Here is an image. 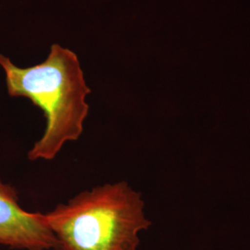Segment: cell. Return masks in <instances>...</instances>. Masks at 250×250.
<instances>
[{"label": "cell", "mask_w": 250, "mask_h": 250, "mask_svg": "<svg viewBox=\"0 0 250 250\" xmlns=\"http://www.w3.org/2000/svg\"><path fill=\"white\" fill-rule=\"evenodd\" d=\"M0 66L9 96L29 99L46 121L42 137L28 152L30 161H51L65 144L80 138L89 111L85 99L91 89L76 54L53 44L44 62L20 68L0 54Z\"/></svg>", "instance_id": "obj_1"}, {"label": "cell", "mask_w": 250, "mask_h": 250, "mask_svg": "<svg viewBox=\"0 0 250 250\" xmlns=\"http://www.w3.org/2000/svg\"><path fill=\"white\" fill-rule=\"evenodd\" d=\"M140 193L126 182L83 191L45 213L56 250H136L151 222Z\"/></svg>", "instance_id": "obj_2"}, {"label": "cell", "mask_w": 250, "mask_h": 250, "mask_svg": "<svg viewBox=\"0 0 250 250\" xmlns=\"http://www.w3.org/2000/svg\"><path fill=\"white\" fill-rule=\"evenodd\" d=\"M0 245L20 250H56L57 240L45 214L29 212L13 187L0 181Z\"/></svg>", "instance_id": "obj_3"}]
</instances>
